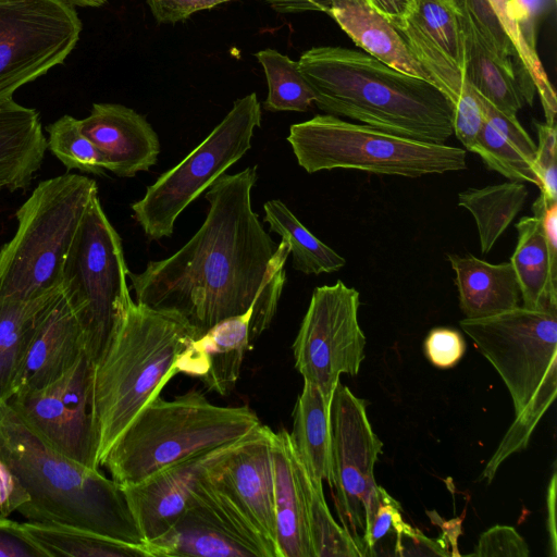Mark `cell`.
Wrapping results in <instances>:
<instances>
[{
    "instance_id": "cell-1",
    "label": "cell",
    "mask_w": 557,
    "mask_h": 557,
    "mask_svg": "<svg viewBox=\"0 0 557 557\" xmlns=\"http://www.w3.org/2000/svg\"><path fill=\"white\" fill-rule=\"evenodd\" d=\"M257 177L253 165L210 185L208 213L195 235L143 272L128 271L136 302L178 314L201 334L251 306L278 245L251 207Z\"/></svg>"
},
{
    "instance_id": "cell-2",
    "label": "cell",
    "mask_w": 557,
    "mask_h": 557,
    "mask_svg": "<svg viewBox=\"0 0 557 557\" xmlns=\"http://www.w3.org/2000/svg\"><path fill=\"white\" fill-rule=\"evenodd\" d=\"M298 65L315 106L326 114L431 144H445L454 134V106L436 85L366 52L313 47Z\"/></svg>"
},
{
    "instance_id": "cell-3",
    "label": "cell",
    "mask_w": 557,
    "mask_h": 557,
    "mask_svg": "<svg viewBox=\"0 0 557 557\" xmlns=\"http://www.w3.org/2000/svg\"><path fill=\"white\" fill-rule=\"evenodd\" d=\"M0 456L29 497L27 521L71 525L145 545L122 486L57 451L0 403ZM147 548V547H146Z\"/></svg>"
},
{
    "instance_id": "cell-4",
    "label": "cell",
    "mask_w": 557,
    "mask_h": 557,
    "mask_svg": "<svg viewBox=\"0 0 557 557\" xmlns=\"http://www.w3.org/2000/svg\"><path fill=\"white\" fill-rule=\"evenodd\" d=\"M201 332L178 314L133 300L94 364L98 461L173 376L180 354ZM100 467V466H99Z\"/></svg>"
},
{
    "instance_id": "cell-5",
    "label": "cell",
    "mask_w": 557,
    "mask_h": 557,
    "mask_svg": "<svg viewBox=\"0 0 557 557\" xmlns=\"http://www.w3.org/2000/svg\"><path fill=\"white\" fill-rule=\"evenodd\" d=\"M511 396L515 419L484 468L491 483L503 462L524 449L557 394V312L516 307L460 321Z\"/></svg>"
},
{
    "instance_id": "cell-6",
    "label": "cell",
    "mask_w": 557,
    "mask_h": 557,
    "mask_svg": "<svg viewBox=\"0 0 557 557\" xmlns=\"http://www.w3.org/2000/svg\"><path fill=\"white\" fill-rule=\"evenodd\" d=\"M262 423L247 405L218 406L200 391L173 399L157 396L120 434L100 460L121 486L197 454L244 440Z\"/></svg>"
},
{
    "instance_id": "cell-7",
    "label": "cell",
    "mask_w": 557,
    "mask_h": 557,
    "mask_svg": "<svg viewBox=\"0 0 557 557\" xmlns=\"http://www.w3.org/2000/svg\"><path fill=\"white\" fill-rule=\"evenodd\" d=\"M97 196L96 181L77 173L38 183L15 212L14 235L0 248V298L33 299L61 287L65 259Z\"/></svg>"
},
{
    "instance_id": "cell-8",
    "label": "cell",
    "mask_w": 557,
    "mask_h": 557,
    "mask_svg": "<svg viewBox=\"0 0 557 557\" xmlns=\"http://www.w3.org/2000/svg\"><path fill=\"white\" fill-rule=\"evenodd\" d=\"M287 141L309 174L348 169L416 178L467 169L460 147L388 134L326 113L290 125Z\"/></svg>"
},
{
    "instance_id": "cell-9",
    "label": "cell",
    "mask_w": 557,
    "mask_h": 557,
    "mask_svg": "<svg viewBox=\"0 0 557 557\" xmlns=\"http://www.w3.org/2000/svg\"><path fill=\"white\" fill-rule=\"evenodd\" d=\"M121 237L99 199L91 201L64 262L61 289L95 364L131 302Z\"/></svg>"
},
{
    "instance_id": "cell-10",
    "label": "cell",
    "mask_w": 557,
    "mask_h": 557,
    "mask_svg": "<svg viewBox=\"0 0 557 557\" xmlns=\"http://www.w3.org/2000/svg\"><path fill=\"white\" fill-rule=\"evenodd\" d=\"M261 107L251 92L234 101L212 132L132 203L133 216L151 240L170 237L178 215L251 148Z\"/></svg>"
},
{
    "instance_id": "cell-11",
    "label": "cell",
    "mask_w": 557,
    "mask_h": 557,
    "mask_svg": "<svg viewBox=\"0 0 557 557\" xmlns=\"http://www.w3.org/2000/svg\"><path fill=\"white\" fill-rule=\"evenodd\" d=\"M81 32L76 10L64 0H0V106L63 63Z\"/></svg>"
},
{
    "instance_id": "cell-12",
    "label": "cell",
    "mask_w": 557,
    "mask_h": 557,
    "mask_svg": "<svg viewBox=\"0 0 557 557\" xmlns=\"http://www.w3.org/2000/svg\"><path fill=\"white\" fill-rule=\"evenodd\" d=\"M331 479L343 527L362 540L381 500L374 466L383 443L368 419L366 401L337 383L330 404ZM363 541V540H362Z\"/></svg>"
},
{
    "instance_id": "cell-13",
    "label": "cell",
    "mask_w": 557,
    "mask_h": 557,
    "mask_svg": "<svg viewBox=\"0 0 557 557\" xmlns=\"http://www.w3.org/2000/svg\"><path fill=\"white\" fill-rule=\"evenodd\" d=\"M360 294L338 280L315 287L293 343L295 368L331 400L342 374L360 371L367 344L358 311Z\"/></svg>"
},
{
    "instance_id": "cell-14",
    "label": "cell",
    "mask_w": 557,
    "mask_h": 557,
    "mask_svg": "<svg viewBox=\"0 0 557 557\" xmlns=\"http://www.w3.org/2000/svg\"><path fill=\"white\" fill-rule=\"evenodd\" d=\"M92 375L94 363L85 354L53 383L36 391L16 392L7 401L57 451L99 469Z\"/></svg>"
},
{
    "instance_id": "cell-15",
    "label": "cell",
    "mask_w": 557,
    "mask_h": 557,
    "mask_svg": "<svg viewBox=\"0 0 557 557\" xmlns=\"http://www.w3.org/2000/svg\"><path fill=\"white\" fill-rule=\"evenodd\" d=\"M150 557H275V553L239 509L208 478L188 506L156 540Z\"/></svg>"
},
{
    "instance_id": "cell-16",
    "label": "cell",
    "mask_w": 557,
    "mask_h": 557,
    "mask_svg": "<svg viewBox=\"0 0 557 557\" xmlns=\"http://www.w3.org/2000/svg\"><path fill=\"white\" fill-rule=\"evenodd\" d=\"M285 285L281 274L268 275L251 306L242 314L216 323L194 339L177 357L173 375L183 373L226 396L234 389L246 351L270 326Z\"/></svg>"
},
{
    "instance_id": "cell-17",
    "label": "cell",
    "mask_w": 557,
    "mask_h": 557,
    "mask_svg": "<svg viewBox=\"0 0 557 557\" xmlns=\"http://www.w3.org/2000/svg\"><path fill=\"white\" fill-rule=\"evenodd\" d=\"M272 434L261 424L212 468L209 481L257 528L277 557Z\"/></svg>"
},
{
    "instance_id": "cell-18",
    "label": "cell",
    "mask_w": 557,
    "mask_h": 557,
    "mask_svg": "<svg viewBox=\"0 0 557 557\" xmlns=\"http://www.w3.org/2000/svg\"><path fill=\"white\" fill-rule=\"evenodd\" d=\"M244 440L197 454L136 484L122 486L145 546L169 530L212 468L232 454Z\"/></svg>"
},
{
    "instance_id": "cell-19",
    "label": "cell",
    "mask_w": 557,
    "mask_h": 557,
    "mask_svg": "<svg viewBox=\"0 0 557 557\" xmlns=\"http://www.w3.org/2000/svg\"><path fill=\"white\" fill-rule=\"evenodd\" d=\"M398 32L454 106L468 81L462 35L451 4L448 0H418L413 14Z\"/></svg>"
},
{
    "instance_id": "cell-20",
    "label": "cell",
    "mask_w": 557,
    "mask_h": 557,
    "mask_svg": "<svg viewBox=\"0 0 557 557\" xmlns=\"http://www.w3.org/2000/svg\"><path fill=\"white\" fill-rule=\"evenodd\" d=\"M79 123L102 154L106 170L116 176L134 177L157 163L159 137L135 110L120 103H94Z\"/></svg>"
},
{
    "instance_id": "cell-21",
    "label": "cell",
    "mask_w": 557,
    "mask_h": 557,
    "mask_svg": "<svg viewBox=\"0 0 557 557\" xmlns=\"http://www.w3.org/2000/svg\"><path fill=\"white\" fill-rule=\"evenodd\" d=\"M85 354L83 331L60 287L27 346L14 393L46 387L66 373Z\"/></svg>"
},
{
    "instance_id": "cell-22",
    "label": "cell",
    "mask_w": 557,
    "mask_h": 557,
    "mask_svg": "<svg viewBox=\"0 0 557 557\" xmlns=\"http://www.w3.org/2000/svg\"><path fill=\"white\" fill-rule=\"evenodd\" d=\"M272 460L277 557H313L301 463L286 429L272 434Z\"/></svg>"
},
{
    "instance_id": "cell-23",
    "label": "cell",
    "mask_w": 557,
    "mask_h": 557,
    "mask_svg": "<svg viewBox=\"0 0 557 557\" xmlns=\"http://www.w3.org/2000/svg\"><path fill=\"white\" fill-rule=\"evenodd\" d=\"M326 13L369 55L403 73L433 83L398 29L366 0H330Z\"/></svg>"
},
{
    "instance_id": "cell-24",
    "label": "cell",
    "mask_w": 557,
    "mask_h": 557,
    "mask_svg": "<svg viewBox=\"0 0 557 557\" xmlns=\"http://www.w3.org/2000/svg\"><path fill=\"white\" fill-rule=\"evenodd\" d=\"M459 306L467 319L495 315L519 306L520 288L510 262L490 263L472 255H448Z\"/></svg>"
},
{
    "instance_id": "cell-25",
    "label": "cell",
    "mask_w": 557,
    "mask_h": 557,
    "mask_svg": "<svg viewBox=\"0 0 557 557\" xmlns=\"http://www.w3.org/2000/svg\"><path fill=\"white\" fill-rule=\"evenodd\" d=\"M545 197L534 201L532 216L516 224L518 240L510 258L522 298V307L557 312V276L552 272L542 224Z\"/></svg>"
},
{
    "instance_id": "cell-26",
    "label": "cell",
    "mask_w": 557,
    "mask_h": 557,
    "mask_svg": "<svg viewBox=\"0 0 557 557\" xmlns=\"http://www.w3.org/2000/svg\"><path fill=\"white\" fill-rule=\"evenodd\" d=\"M457 18L463 41L467 81L499 111L516 116L525 103L517 73L493 54L469 20L458 13Z\"/></svg>"
},
{
    "instance_id": "cell-27",
    "label": "cell",
    "mask_w": 557,
    "mask_h": 557,
    "mask_svg": "<svg viewBox=\"0 0 557 557\" xmlns=\"http://www.w3.org/2000/svg\"><path fill=\"white\" fill-rule=\"evenodd\" d=\"M330 404L322 392L304 381L293 410L289 440L308 475L315 481L331 479Z\"/></svg>"
},
{
    "instance_id": "cell-28",
    "label": "cell",
    "mask_w": 557,
    "mask_h": 557,
    "mask_svg": "<svg viewBox=\"0 0 557 557\" xmlns=\"http://www.w3.org/2000/svg\"><path fill=\"white\" fill-rule=\"evenodd\" d=\"M59 289L33 299L0 298V403L13 395L27 346Z\"/></svg>"
},
{
    "instance_id": "cell-29",
    "label": "cell",
    "mask_w": 557,
    "mask_h": 557,
    "mask_svg": "<svg viewBox=\"0 0 557 557\" xmlns=\"http://www.w3.org/2000/svg\"><path fill=\"white\" fill-rule=\"evenodd\" d=\"M527 198L524 183L515 181L468 188L458 194L459 206L468 210L475 221L483 253L491 251L523 208Z\"/></svg>"
},
{
    "instance_id": "cell-30",
    "label": "cell",
    "mask_w": 557,
    "mask_h": 557,
    "mask_svg": "<svg viewBox=\"0 0 557 557\" xmlns=\"http://www.w3.org/2000/svg\"><path fill=\"white\" fill-rule=\"evenodd\" d=\"M263 210L270 231L288 244L295 270L306 275H319L344 268L346 260L317 238L283 201L269 200L263 205Z\"/></svg>"
},
{
    "instance_id": "cell-31",
    "label": "cell",
    "mask_w": 557,
    "mask_h": 557,
    "mask_svg": "<svg viewBox=\"0 0 557 557\" xmlns=\"http://www.w3.org/2000/svg\"><path fill=\"white\" fill-rule=\"evenodd\" d=\"M23 525L48 557H150L145 545L122 542L81 528L34 521Z\"/></svg>"
},
{
    "instance_id": "cell-32",
    "label": "cell",
    "mask_w": 557,
    "mask_h": 557,
    "mask_svg": "<svg viewBox=\"0 0 557 557\" xmlns=\"http://www.w3.org/2000/svg\"><path fill=\"white\" fill-rule=\"evenodd\" d=\"M301 481L313 557L370 556L366 543L334 520L324 497L322 482L312 480L302 465Z\"/></svg>"
},
{
    "instance_id": "cell-33",
    "label": "cell",
    "mask_w": 557,
    "mask_h": 557,
    "mask_svg": "<svg viewBox=\"0 0 557 557\" xmlns=\"http://www.w3.org/2000/svg\"><path fill=\"white\" fill-rule=\"evenodd\" d=\"M256 58L264 71L269 88L263 108L270 112L308 111L314 103V95L298 61L270 48L258 51Z\"/></svg>"
},
{
    "instance_id": "cell-34",
    "label": "cell",
    "mask_w": 557,
    "mask_h": 557,
    "mask_svg": "<svg viewBox=\"0 0 557 557\" xmlns=\"http://www.w3.org/2000/svg\"><path fill=\"white\" fill-rule=\"evenodd\" d=\"M454 10L465 16L479 33L483 42L520 79L524 100L532 106L535 86L521 64L517 50L487 0H448Z\"/></svg>"
},
{
    "instance_id": "cell-35",
    "label": "cell",
    "mask_w": 557,
    "mask_h": 557,
    "mask_svg": "<svg viewBox=\"0 0 557 557\" xmlns=\"http://www.w3.org/2000/svg\"><path fill=\"white\" fill-rule=\"evenodd\" d=\"M47 149L67 169L106 175L104 159L83 133L79 120L65 114L46 126Z\"/></svg>"
},
{
    "instance_id": "cell-36",
    "label": "cell",
    "mask_w": 557,
    "mask_h": 557,
    "mask_svg": "<svg viewBox=\"0 0 557 557\" xmlns=\"http://www.w3.org/2000/svg\"><path fill=\"white\" fill-rule=\"evenodd\" d=\"M496 13L500 24L517 50L519 60L529 73L544 110L545 123L556 124L557 99L555 89L545 73L539 54L533 53L525 45L519 29L518 15L513 0H487Z\"/></svg>"
},
{
    "instance_id": "cell-37",
    "label": "cell",
    "mask_w": 557,
    "mask_h": 557,
    "mask_svg": "<svg viewBox=\"0 0 557 557\" xmlns=\"http://www.w3.org/2000/svg\"><path fill=\"white\" fill-rule=\"evenodd\" d=\"M471 152L509 181L528 182L541 188L533 164L485 120Z\"/></svg>"
},
{
    "instance_id": "cell-38",
    "label": "cell",
    "mask_w": 557,
    "mask_h": 557,
    "mask_svg": "<svg viewBox=\"0 0 557 557\" xmlns=\"http://www.w3.org/2000/svg\"><path fill=\"white\" fill-rule=\"evenodd\" d=\"M537 134L534 169L541 181V194L557 201L556 124L535 122Z\"/></svg>"
},
{
    "instance_id": "cell-39",
    "label": "cell",
    "mask_w": 557,
    "mask_h": 557,
    "mask_svg": "<svg viewBox=\"0 0 557 557\" xmlns=\"http://www.w3.org/2000/svg\"><path fill=\"white\" fill-rule=\"evenodd\" d=\"M484 117L475 91L466 83L454 104V135L469 151L475 145Z\"/></svg>"
},
{
    "instance_id": "cell-40",
    "label": "cell",
    "mask_w": 557,
    "mask_h": 557,
    "mask_svg": "<svg viewBox=\"0 0 557 557\" xmlns=\"http://www.w3.org/2000/svg\"><path fill=\"white\" fill-rule=\"evenodd\" d=\"M475 96L480 103L484 120L506 140L515 146L534 166L536 144L521 126L517 117L503 113L476 91Z\"/></svg>"
},
{
    "instance_id": "cell-41",
    "label": "cell",
    "mask_w": 557,
    "mask_h": 557,
    "mask_svg": "<svg viewBox=\"0 0 557 557\" xmlns=\"http://www.w3.org/2000/svg\"><path fill=\"white\" fill-rule=\"evenodd\" d=\"M530 550L523 537L512 527L495 525L481 534L470 556L528 557Z\"/></svg>"
},
{
    "instance_id": "cell-42",
    "label": "cell",
    "mask_w": 557,
    "mask_h": 557,
    "mask_svg": "<svg viewBox=\"0 0 557 557\" xmlns=\"http://www.w3.org/2000/svg\"><path fill=\"white\" fill-rule=\"evenodd\" d=\"M465 350L466 343L461 334L447 327L433 329L424 342L428 359L442 369L454 367L462 358Z\"/></svg>"
},
{
    "instance_id": "cell-43",
    "label": "cell",
    "mask_w": 557,
    "mask_h": 557,
    "mask_svg": "<svg viewBox=\"0 0 557 557\" xmlns=\"http://www.w3.org/2000/svg\"><path fill=\"white\" fill-rule=\"evenodd\" d=\"M400 504L382 488L381 500L376 509L373 522L369 531L363 535L370 556H374V549L380 541L389 533L395 536L404 531L409 524L403 520Z\"/></svg>"
},
{
    "instance_id": "cell-44",
    "label": "cell",
    "mask_w": 557,
    "mask_h": 557,
    "mask_svg": "<svg viewBox=\"0 0 557 557\" xmlns=\"http://www.w3.org/2000/svg\"><path fill=\"white\" fill-rule=\"evenodd\" d=\"M0 557H48L23 523L0 513Z\"/></svg>"
},
{
    "instance_id": "cell-45",
    "label": "cell",
    "mask_w": 557,
    "mask_h": 557,
    "mask_svg": "<svg viewBox=\"0 0 557 557\" xmlns=\"http://www.w3.org/2000/svg\"><path fill=\"white\" fill-rule=\"evenodd\" d=\"M159 23H176L188 18L193 13L214 8L232 0H146Z\"/></svg>"
},
{
    "instance_id": "cell-46",
    "label": "cell",
    "mask_w": 557,
    "mask_h": 557,
    "mask_svg": "<svg viewBox=\"0 0 557 557\" xmlns=\"http://www.w3.org/2000/svg\"><path fill=\"white\" fill-rule=\"evenodd\" d=\"M513 3L522 38L527 47L537 54L536 23L555 8L556 0H513Z\"/></svg>"
},
{
    "instance_id": "cell-47",
    "label": "cell",
    "mask_w": 557,
    "mask_h": 557,
    "mask_svg": "<svg viewBox=\"0 0 557 557\" xmlns=\"http://www.w3.org/2000/svg\"><path fill=\"white\" fill-rule=\"evenodd\" d=\"M28 500V495L0 456V513L9 517Z\"/></svg>"
},
{
    "instance_id": "cell-48",
    "label": "cell",
    "mask_w": 557,
    "mask_h": 557,
    "mask_svg": "<svg viewBox=\"0 0 557 557\" xmlns=\"http://www.w3.org/2000/svg\"><path fill=\"white\" fill-rule=\"evenodd\" d=\"M366 2L397 29H401L413 14L418 0H366Z\"/></svg>"
},
{
    "instance_id": "cell-49",
    "label": "cell",
    "mask_w": 557,
    "mask_h": 557,
    "mask_svg": "<svg viewBox=\"0 0 557 557\" xmlns=\"http://www.w3.org/2000/svg\"><path fill=\"white\" fill-rule=\"evenodd\" d=\"M330 0H287L274 10L281 13H295L302 11L326 12Z\"/></svg>"
},
{
    "instance_id": "cell-50",
    "label": "cell",
    "mask_w": 557,
    "mask_h": 557,
    "mask_svg": "<svg viewBox=\"0 0 557 557\" xmlns=\"http://www.w3.org/2000/svg\"><path fill=\"white\" fill-rule=\"evenodd\" d=\"M556 473L554 472L547 491L548 531L553 556H556Z\"/></svg>"
},
{
    "instance_id": "cell-51",
    "label": "cell",
    "mask_w": 557,
    "mask_h": 557,
    "mask_svg": "<svg viewBox=\"0 0 557 557\" xmlns=\"http://www.w3.org/2000/svg\"><path fill=\"white\" fill-rule=\"evenodd\" d=\"M73 7H91L97 8L106 3L107 0H64Z\"/></svg>"
},
{
    "instance_id": "cell-52",
    "label": "cell",
    "mask_w": 557,
    "mask_h": 557,
    "mask_svg": "<svg viewBox=\"0 0 557 557\" xmlns=\"http://www.w3.org/2000/svg\"><path fill=\"white\" fill-rule=\"evenodd\" d=\"M268 1L273 9H275L277 5H280L281 3L287 1V0H265Z\"/></svg>"
},
{
    "instance_id": "cell-53",
    "label": "cell",
    "mask_w": 557,
    "mask_h": 557,
    "mask_svg": "<svg viewBox=\"0 0 557 557\" xmlns=\"http://www.w3.org/2000/svg\"><path fill=\"white\" fill-rule=\"evenodd\" d=\"M1 191H2V190H0V193H1Z\"/></svg>"
}]
</instances>
